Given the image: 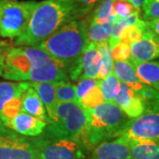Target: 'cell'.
I'll list each match as a JSON object with an SVG mask.
<instances>
[{
    "label": "cell",
    "instance_id": "obj_7",
    "mask_svg": "<svg viewBox=\"0 0 159 159\" xmlns=\"http://www.w3.org/2000/svg\"><path fill=\"white\" fill-rule=\"evenodd\" d=\"M38 159H84V148L79 142L57 139L42 134L31 137Z\"/></svg>",
    "mask_w": 159,
    "mask_h": 159
},
{
    "label": "cell",
    "instance_id": "obj_18",
    "mask_svg": "<svg viewBox=\"0 0 159 159\" xmlns=\"http://www.w3.org/2000/svg\"><path fill=\"white\" fill-rule=\"evenodd\" d=\"M29 87V82H9L1 81L0 82V117L2 114V110L7 102L12 98L21 97L23 93Z\"/></svg>",
    "mask_w": 159,
    "mask_h": 159
},
{
    "label": "cell",
    "instance_id": "obj_31",
    "mask_svg": "<svg viewBox=\"0 0 159 159\" xmlns=\"http://www.w3.org/2000/svg\"><path fill=\"white\" fill-rule=\"evenodd\" d=\"M111 49L113 61H128L130 59V44L124 42H119L114 44Z\"/></svg>",
    "mask_w": 159,
    "mask_h": 159
},
{
    "label": "cell",
    "instance_id": "obj_16",
    "mask_svg": "<svg viewBox=\"0 0 159 159\" xmlns=\"http://www.w3.org/2000/svg\"><path fill=\"white\" fill-rule=\"evenodd\" d=\"M137 76L143 84L159 91V61L132 64Z\"/></svg>",
    "mask_w": 159,
    "mask_h": 159
},
{
    "label": "cell",
    "instance_id": "obj_14",
    "mask_svg": "<svg viewBox=\"0 0 159 159\" xmlns=\"http://www.w3.org/2000/svg\"><path fill=\"white\" fill-rule=\"evenodd\" d=\"M100 60L101 57L99 54L97 44L94 43H89L80 60L81 75L80 79H97Z\"/></svg>",
    "mask_w": 159,
    "mask_h": 159
},
{
    "label": "cell",
    "instance_id": "obj_22",
    "mask_svg": "<svg viewBox=\"0 0 159 159\" xmlns=\"http://www.w3.org/2000/svg\"><path fill=\"white\" fill-rule=\"evenodd\" d=\"M99 54L101 57L100 66L98 69L97 80H102L107 75L113 73V59L111 57V49L109 42L97 44Z\"/></svg>",
    "mask_w": 159,
    "mask_h": 159
},
{
    "label": "cell",
    "instance_id": "obj_34",
    "mask_svg": "<svg viewBox=\"0 0 159 159\" xmlns=\"http://www.w3.org/2000/svg\"><path fill=\"white\" fill-rule=\"evenodd\" d=\"M146 25L149 32H151L154 35L159 36V19L154 20L151 21H147Z\"/></svg>",
    "mask_w": 159,
    "mask_h": 159
},
{
    "label": "cell",
    "instance_id": "obj_36",
    "mask_svg": "<svg viewBox=\"0 0 159 159\" xmlns=\"http://www.w3.org/2000/svg\"><path fill=\"white\" fill-rule=\"evenodd\" d=\"M153 37H154V40L157 42V43L159 46V36H157V35H154L153 34Z\"/></svg>",
    "mask_w": 159,
    "mask_h": 159
},
{
    "label": "cell",
    "instance_id": "obj_17",
    "mask_svg": "<svg viewBox=\"0 0 159 159\" xmlns=\"http://www.w3.org/2000/svg\"><path fill=\"white\" fill-rule=\"evenodd\" d=\"M87 24V35L89 43H102L109 42L112 34V22L97 23L89 20L87 18L84 19Z\"/></svg>",
    "mask_w": 159,
    "mask_h": 159
},
{
    "label": "cell",
    "instance_id": "obj_33",
    "mask_svg": "<svg viewBox=\"0 0 159 159\" xmlns=\"http://www.w3.org/2000/svg\"><path fill=\"white\" fill-rule=\"evenodd\" d=\"M12 48V43L7 41H4V43L0 47V76H2L4 66H5V60L6 55Z\"/></svg>",
    "mask_w": 159,
    "mask_h": 159
},
{
    "label": "cell",
    "instance_id": "obj_35",
    "mask_svg": "<svg viewBox=\"0 0 159 159\" xmlns=\"http://www.w3.org/2000/svg\"><path fill=\"white\" fill-rule=\"evenodd\" d=\"M125 1L130 3L132 6L135 7L138 10H141V7H142V4L144 3L145 0H125Z\"/></svg>",
    "mask_w": 159,
    "mask_h": 159
},
{
    "label": "cell",
    "instance_id": "obj_26",
    "mask_svg": "<svg viewBox=\"0 0 159 159\" xmlns=\"http://www.w3.org/2000/svg\"><path fill=\"white\" fill-rule=\"evenodd\" d=\"M56 97L58 102H77L76 86L69 81L56 82Z\"/></svg>",
    "mask_w": 159,
    "mask_h": 159
},
{
    "label": "cell",
    "instance_id": "obj_27",
    "mask_svg": "<svg viewBox=\"0 0 159 159\" xmlns=\"http://www.w3.org/2000/svg\"><path fill=\"white\" fill-rule=\"evenodd\" d=\"M21 97L22 96L12 98L4 106L0 117V120L4 125L21 111Z\"/></svg>",
    "mask_w": 159,
    "mask_h": 159
},
{
    "label": "cell",
    "instance_id": "obj_19",
    "mask_svg": "<svg viewBox=\"0 0 159 159\" xmlns=\"http://www.w3.org/2000/svg\"><path fill=\"white\" fill-rule=\"evenodd\" d=\"M132 159H159V142H130Z\"/></svg>",
    "mask_w": 159,
    "mask_h": 159
},
{
    "label": "cell",
    "instance_id": "obj_15",
    "mask_svg": "<svg viewBox=\"0 0 159 159\" xmlns=\"http://www.w3.org/2000/svg\"><path fill=\"white\" fill-rule=\"evenodd\" d=\"M113 74L119 79L120 82L128 86L130 89L138 93L141 90L143 83L139 80L137 76L134 66L130 61H114Z\"/></svg>",
    "mask_w": 159,
    "mask_h": 159
},
{
    "label": "cell",
    "instance_id": "obj_24",
    "mask_svg": "<svg viewBox=\"0 0 159 159\" xmlns=\"http://www.w3.org/2000/svg\"><path fill=\"white\" fill-rule=\"evenodd\" d=\"M119 84L120 81L113 73L100 80V89L104 102H113L114 97L119 89Z\"/></svg>",
    "mask_w": 159,
    "mask_h": 159
},
{
    "label": "cell",
    "instance_id": "obj_8",
    "mask_svg": "<svg viewBox=\"0 0 159 159\" xmlns=\"http://www.w3.org/2000/svg\"><path fill=\"white\" fill-rule=\"evenodd\" d=\"M0 159H38L31 137L13 132L0 120Z\"/></svg>",
    "mask_w": 159,
    "mask_h": 159
},
{
    "label": "cell",
    "instance_id": "obj_30",
    "mask_svg": "<svg viewBox=\"0 0 159 159\" xmlns=\"http://www.w3.org/2000/svg\"><path fill=\"white\" fill-rule=\"evenodd\" d=\"M141 9L144 21L147 22L159 19V0H145Z\"/></svg>",
    "mask_w": 159,
    "mask_h": 159
},
{
    "label": "cell",
    "instance_id": "obj_1",
    "mask_svg": "<svg viewBox=\"0 0 159 159\" xmlns=\"http://www.w3.org/2000/svg\"><path fill=\"white\" fill-rule=\"evenodd\" d=\"M89 44L87 24L75 20L65 24L55 33L36 46L66 67L73 80L80 78V60Z\"/></svg>",
    "mask_w": 159,
    "mask_h": 159
},
{
    "label": "cell",
    "instance_id": "obj_20",
    "mask_svg": "<svg viewBox=\"0 0 159 159\" xmlns=\"http://www.w3.org/2000/svg\"><path fill=\"white\" fill-rule=\"evenodd\" d=\"M114 0H101L86 18L97 23L112 22L117 20L112 10Z\"/></svg>",
    "mask_w": 159,
    "mask_h": 159
},
{
    "label": "cell",
    "instance_id": "obj_5",
    "mask_svg": "<svg viewBox=\"0 0 159 159\" xmlns=\"http://www.w3.org/2000/svg\"><path fill=\"white\" fill-rule=\"evenodd\" d=\"M36 3L34 0H0V36L18 38L28 28Z\"/></svg>",
    "mask_w": 159,
    "mask_h": 159
},
{
    "label": "cell",
    "instance_id": "obj_4",
    "mask_svg": "<svg viewBox=\"0 0 159 159\" xmlns=\"http://www.w3.org/2000/svg\"><path fill=\"white\" fill-rule=\"evenodd\" d=\"M47 114L48 122L43 134L79 142L85 132L88 117L78 102L57 101Z\"/></svg>",
    "mask_w": 159,
    "mask_h": 159
},
{
    "label": "cell",
    "instance_id": "obj_2",
    "mask_svg": "<svg viewBox=\"0 0 159 159\" xmlns=\"http://www.w3.org/2000/svg\"><path fill=\"white\" fill-rule=\"evenodd\" d=\"M74 20L73 0H43L37 2L28 28L14 44L36 47L65 24Z\"/></svg>",
    "mask_w": 159,
    "mask_h": 159
},
{
    "label": "cell",
    "instance_id": "obj_29",
    "mask_svg": "<svg viewBox=\"0 0 159 159\" xmlns=\"http://www.w3.org/2000/svg\"><path fill=\"white\" fill-rule=\"evenodd\" d=\"M112 10L115 16L117 17V20L124 19L135 12L140 11V10L134 7L130 3H128L125 0H114Z\"/></svg>",
    "mask_w": 159,
    "mask_h": 159
},
{
    "label": "cell",
    "instance_id": "obj_12",
    "mask_svg": "<svg viewBox=\"0 0 159 159\" xmlns=\"http://www.w3.org/2000/svg\"><path fill=\"white\" fill-rule=\"evenodd\" d=\"M46 125V122L24 111H20L13 119L5 124L9 129L27 137L41 135L45 129Z\"/></svg>",
    "mask_w": 159,
    "mask_h": 159
},
{
    "label": "cell",
    "instance_id": "obj_13",
    "mask_svg": "<svg viewBox=\"0 0 159 159\" xmlns=\"http://www.w3.org/2000/svg\"><path fill=\"white\" fill-rule=\"evenodd\" d=\"M21 111L34 116L43 121L48 122V114L38 94L30 84L21 97Z\"/></svg>",
    "mask_w": 159,
    "mask_h": 159
},
{
    "label": "cell",
    "instance_id": "obj_9",
    "mask_svg": "<svg viewBox=\"0 0 159 159\" xmlns=\"http://www.w3.org/2000/svg\"><path fill=\"white\" fill-rule=\"evenodd\" d=\"M90 151L88 159H132L130 145L121 137L101 142Z\"/></svg>",
    "mask_w": 159,
    "mask_h": 159
},
{
    "label": "cell",
    "instance_id": "obj_28",
    "mask_svg": "<svg viewBox=\"0 0 159 159\" xmlns=\"http://www.w3.org/2000/svg\"><path fill=\"white\" fill-rule=\"evenodd\" d=\"M101 0H73L74 20H81L90 12Z\"/></svg>",
    "mask_w": 159,
    "mask_h": 159
},
{
    "label": "cell",
    "instance_id": "obj_25",
    "mask_svg": "<svg viewBox=\"0 0 159 159\" xmlns=\"http://www.w3.org/2000/svg\"><path fill=\"white\" fill-rule=\"evenodd\" d=\"M104 102L102 91L100 89V82L96 87L91 89L84 97L80 99L79 104L84 110H89L98 106Z\"/></svg>",
    "mask_w": 159,
    "mask_h": 159
},
{
    "label": "cell",
    "instance_id": "obj_11",
    "mask_svg": "<svg viewBox=\"0 0 159 159\" xmlns=\"http://www.w3.org/2000/svg\"><path fill=\"white\" fill-rule=\"evenodd\" d=\"M131 64L153 61L159 57V46L147 29L142 39L130 44Z\"/></svg>",
    "mask_w": 159,
    "mask_h": 159
},
{
    "label": "cell",
    "instance_id": "obj_6",
    "mask_svg": "<svg viewBox=\"0 0 159 159\" xmlns=\"http://www.w3.org/2000/svg\"><path fill=\"white\" fill-rule=\"evenodd\" d=\"M119 137L128 143L159 142V104L147 105L141 116L128 121Z\"/></svg>",
    "mask_w": 159,
    "mask_h": 159
},
{
    "label": "cell",
    "instance_id": "obj_21",
    "mask_svg": "<svg viewBox=\"0 0 159 159\" xmlns=\"http://www.w3.org/2000/svg\"><path fill=\"white\" fill-rule=\"evenodd\" d=\"M29 84L38 94L48 113L57 102L56 97V82H29Z\"/></svg>",
    "mask_w": 159,
    "mask_h": 159
},
{
    "label": "cell",
    "instance_id": "obj_10",
    "mask_svg": "<svg viewBox=\"0 0 159 159\" xmlns=\"http://www.w3.org/2000/svg\"><path fill=\"white\" fill-rule=\"evenodd\" d=\"M130 119L141 116L145 111V102L128 86L120 82L113 101Z\"/></svg>",
    "mask_w": 159,
    "mask_h": 159
},
{
    "label": "cell",
    "instance_id": "obj_32",
    "mask_svg": "<svg viewBox=\"0 0 159 159\" xmlns=\"http://www.w3.org/2000/svg\"><path fill=\"white\" fill-rule=\"evenodd\" d=\"M100 82V80L89 79V78H82L80 79L78 84L76 86V99L79 103L80 99L85 96L86 94L93 89L94 87Z\"/></svg>",
    "mask_w": 159,
    "mask_h": 159
},
{
    "label": "cell",
    "instance_id": "obj_23",
    "mask_svg": "<svg viewBox=\"0 0 159 159\" xmlns=\"http://www.w3.org/2000/svg\"><path fill=\"white\" fill-rule=\"evenodd\" d=\"M146 30H147L146 21L138 25L125 26L121 29L118 39L119 42H124L128 44H131L142 39Z\"/></svg>",
    "mask_w": 159,
    "mask_h": 159
},
{
    "label": "cell",
    "instance_id": "obj_3",
    "mask_svg": "<svg viewBox=\"0 0 159 159\" xmlns=\"http://www.w3.org/2000/svg\"><path fill=\"white\" fill-rule=\"evenodd\" d=\"M85 111L87 126L79 143L89 150L101 142L118 138L130 120L114 102H103Z\"/></svg>",
    "mask_w": 159,
    "mask_h": 159
}]
</instances>
